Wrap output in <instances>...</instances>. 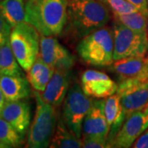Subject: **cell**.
Here are the masks:
<instances>
[{
    "label": "cell",
    "instance_id": "obj_27",
    "mask_svg": "<svg viewBox=\"0 0 148 148\" xmlns=\"http://www.w3.org/2000/svg\"><path fill=\"white\" fill-rule=\"evenodd\" d=\"M126 1L137 7L141 12H143L144 15L148 16L147 0H126Z\"/></svg>",
    "mask_w": 148,
    "mask_h": 148
},
{
    "label": "cell",
    "instance_id": "obj_20",
    "mask_svg": "<svg viewBox=\"0 0 148 148\" xmlns=\"http://www.w3.org/2000/svg\"><path fill=\"white\" fill-rule=\"evenodd\" d=\"M0 13L12 27L25 21V0H2L0 1Z\"/></svg>",
    "mask_w": 148,
    "mask_h": 148
},
{
    "label": "cell",
    "instance_id": "obj_7",
    "mask_svg": "<svg viewBox=\"0 0 148 148\" xmlns=\"http://www.w3.org/2000/svg\"><path fill=\"white\" fill-rule=\"evenodd\" d=\"M114 59L134 56H147L148 34H141L127 28L119 21L113 26Z\"/></svg>",
    "mask_w": 148,
    "mask_h": 148
},
{
    "label": "cell",
    "instance_id": "obj_35",
    "mask_svg": "<svg viewBox=\"0 0 148 148\" xmlns=\"http://www.w3.org/2000/svg\"><path fill=\"white\" fill-rule=\"evenodd\" d=\"M0 1H2V0H0Z\"/></svg>",
    "mask_w": 148,
    "mask_h": 148
},
{
    "label": "cell",
    "instance_id": "obj_33",
    "mask_svg": "<svg viewBox=\"0 0 148 148\" xmlns=\"http://www.w3.org/2000/svg\"><path fill=\"white\" fill-rule=\"evenodd\" d=\"M147 32H148V25H147Z\"/></svg>",
    "mask_w": 148,
    "mask_h": 148
},
{
    "label": "cell",
    "instance_id": "obj_6",
    "mask_svg": "<svg viewBox=\"0 0 148 148\" xmlns=\"http://www.w3.org/2000/svg\"><path fill=\"white\" fill-rule=\"evenodd\" d=\"M89 96L85 94L79 84H74L69 88L63 104L62 119L78 138H82V123L92 105Z\"/></svg>",
    "mask_w": 148,
    "mask_h": 148
},
{
    "label": "cell",
    "instance_id": "obj_32",
    "mask_svg": "<svg viewBox=\"0 0 148 148\" xmlns=\"http://www.w3.org/2000/svg\"><path fill=\"white\" fill-rule=\"evenodd\" d=\"M147 75H148V53L147 55Z\"/></svg>",
    "mask_w": 148,
    "mask_h": 148
},
{
    "label": "cell",
    "instance_id": "obj_12",
    "mask_svg": "<svg viewBox=\"0 0 148 148\" xmlns=\"http://www.w3.org/2000/svg\"><path fill=\"white\" fill-rule=\"evenodd\" d=\"M110 132L105 113V101L95 100L82 123V138H94L107 142Z\"/></svg>",
    "mask_w": 148,
    "mask_h": 148
},
{
    "label": "cell",
    "instance_id": "obj_21",
    "mask_svg": "<svg viewBox=\"0 0 148 148\" xmlns=\"http://www.w3.org/2000/svg\"><path fill=\"white\" fill-rule=\"evenodd\" d=\"M22 68L18 64L10 42L6 43L0 47V75L24 76Z\"/></svg>",
    "mask_w": 148,
    "mask_h": 148
},
{
    "label": "cell",
    "instance_id": "obj_15",
    "mask_svg": "<svg viewBox=\"0 0 148 148\" xmlns=\"http://www.w3.org/2000/svg\"><path fill=\"white\" fill-rule=\"evenodd\" d=\"M1 117L8 121L21 135L29 130L32 120L31 106L27 101H6Z\"/></svg>",
    "mask_w": 148,
    "mask_h": 148
},
{
    "label": "cell",
    "instance_id": "obj_19",
    "mask_svg": "<svg viewBox=\"0 0 148 148\" xmlns=\"http://www.w3.org/2000/svg\"><path fill=\"white\" fill-rule=\"evenodd\" d=\"M49 147L52 148H79L82 147V140L78 138L67 127L61 118L58 119L54 129Z\"/></svg>",
    "mask_w": 148,
    "mask_h": 148
},
{
    "label": "cell",
    "instance_id": "obj_18",
    "mask_svg": "<svg viewBox=\"0 0 148 148\" xmlns=\"http://www.w3.org/2000/svg\"><path fill=\"white\" fill-rule=\"evenodd\" d=\"M54 69L38 56L36 62L27 73V78L35 90L43 92L54 73Z\"/></svg>",
    "mask_w": 148,
    "mask_h": 148
},
{
    "label": "cell",
    "instance_id": "obj_13",
    "mask_svg": "<svg viewBox=\"0 0 148 148\" xmlns=\"http://www.w3.org/2000/svg\"><path fill=\"white\" fill-rule=\"evenodd\" d=\"M110 69L119 77V82L126 80L148 82L147 56H134L118 59L111 64Z\"/></svg>",
    "mask_w": 148,
    "mask_h": 148
},
{
    "label": "cell",
    "instance_id": "obj_9",
    "mask_svg": "<svg viewBox=\"0 0 148 148\" xmlns=\"http://www.w3.org/2000/svg\"><path fill=\"white\" fill-rule=\"evenodd\" d=\"M39 57L54 70H70L75 63L73 55L53 36H41Z\"/></svg>",
    "mask_w": 148,
    "mask_h": 148
},
{
    "label": "cell",
    "instance_id": "obj_29",
    "mask_svg": "<svg viewBox=\"0 0 148 148\" xmlns=\"http://www.w3.org/2000/svg\"><path fill=\"white\" fill-rule=\"evenodd\" d=\"M6 104V99L4 97V95L3 94V91L0 89V117L2 115V112H3V110L4 108V106Z\"/></svg>",
    "mask_w": 148,
    "mask_h": 148
},
{
    "label": "cell",
    "instance_id": "obj_10",
    "mask_svg": "<svg viewBox=\"0 0 148 148\" xmlns=\"http://www.w3.org/2000/svg\"><path fill=\"white\" fill-rule=\"evenodd\" d=\"M147 128V113L144 110L132 113L126 117L121 128L114 139L111 147H131Z\"/></svg>",
    "mask_w": 148,
    "mask_h": 148
},
{
    "label": "cell",
    "instance_id": "obj_24",
    "mask_svg": "<svg viewBox=\"0 0 148 148\" xmlns=\"http://www.w3.org/2000/svg\"><path fill=\"white\" fill-rule=\"evenodd\" d=\"M110 8L113 13H129L137 12L138 8L126 0H99Z\"/></svg>",
    "mask_w": 148,
    "mask_h": 148
},
{
    "label": "cell",
    "instance_id": "obj_25",
    "mask_svg": "<svg viewBox=\"0 0 148 148\" xmlns=\"http://www.w3.org/2000/svg\"><path fill=\"white\" fill-rule=\"evenodd\" d=\"M12 27L6 21V19L0 13V47L9 42L10 34Z\"/></svg>",
    "mask_w": 148,
    "mask_h": 148
},
{
    "label": "cell",
    "instance_id": "obj_34",
    "mask_svg": "<svg viewBox=\"0 0 148 148\" xmlns=\"http://www.w3.org/2000/svg\"><path fill=\"white\" fill-rule=\"evenodd\" d=\"M147 3H148V0H147Z\"/></svg>",
    "mask_w": 148,
    "mask_h": 148
},
{
    "label": "cell",
    "instance_id": "obj_14",
    "mask_svg": "<svg viewBox=\"0 0 148 148\" xmlns=\"http://www.w3.org/2000/svg\"><path fill=\"white\" fill-rule=\"evenodd\" d=\"M71 78V69L55 70L45 90L40 92L43 101L55 108L61 106L69 90Z\"/></svg>",
    "mask_w": 148,
    "mask_h": 148
},
{
    "label": "cell",
    "instance_id": "obj_4",
    "mask_svg": "<svg viewBox=\"0 0 148 148\" xmlns=\"http://www.w3.org/2000/svg\"><path fill=\"white\" fill-rule=\"evenodd\" d=\"M34 95L36 102V112L27 132V147H49L57 124L55 107L43 101L39 91L35 90Z\"/></svg>",
    "mask_w": 148,
    "mask_h": 148
},
{
    "label": "cell",
    "instance_id": "obj_8",
    "mask_svg": "<svg viewBox=\"0 0 148 148\" xmlns=\"http://www.w3.org/2000/svg\"><path fill=\"white\" fill-rule=\"evenodd\" d=\"M117 94L126 117L143 110L148 105V82L126 80L118 84Z\"/></svg>",
    "mask_w": 148,
    "mask_h": 148
},
{
    "label": "cell",
    "instance_id": "obj_26",
    "mask_svg": "<svg viewBox=\"0 0 148 148\" xmlns=\"http://www.w3.org/2000/svg\"><path fill=\"white\" fill-rule=\"evenodd\" d=\"M82 147L84 148H106L108 147L107 142L94 138H82Z\"/></svg>",
    "mask_w": 148,
    "mask_h": 148
},
{
    "label": "cell",
    "instance_id": "obj_1",
    "mask_svg": "<svg viewBox=\"0 0 148 148\" xmlns=\"http://www.w3.org/2000/svg\"><path fill=\"white\" fill-rule=\"evenodd\" d=\"M69 0H27L25 21L43 36H58L68 21Z\"/></svg>",
    "mask_w": 148,
    "mask_h": 148
},
{
    "label": "cell",
    "instance_id": "obj_16",
    "mask_svg": "<svg viewBox=\"0 0 148 148\" xmlns=\"http://www.w3.org/2000/svg\"><path fill=\"white\" fill-rule=\"evenodd\" d=\"M105 113L110 128L107 145L108 147H111L114 139L126 119V115L122 108L119 96L117 93L107 97L105 101Z\"/></svg>",
    "mask_w": 148,
    "mask_h": 148
},
{
    "label": "cell",
    "instance_id": "obj_28",
    "mask_svg": "<svg viewBox=\"0 0 148 148\" xmlns=\"http://www.w3.org/2000/svg\"><path fill=\"white\" fill-rule=\"evenodd\" d=\"M132 147L135 148H148V130L137 139Z\"/></svg>",
    "mask_w": 148,
    "mask_h": 148
},
{
    "label": "cell",
    "instance_id": "obj_11",
    "mask_svg": "<svg viewBox=\"0 0 148 148\" xmlns=\"http://www.w3.org/2000/svg\"><path fill=\"white\" fill-rule=\"evenodd\" d=\"M82 88L85 94L96 99L107 98L115 94L118 84L107 74L95 70H86L82 75Z\"/></svg>",
    "mask_w": 148,
    "mask_h": 148
},
{
    "label": "cell",
    "instance_id": "obj_23",
    "mask_svg": "<svg viewBox=\"0 0 148 148\" xmlns=\"http://www.w3.org/2000/svg\"><path fill=\"white\" fill-rule=\"evenodd\" d=\"M0 142L7 147H20L24 143V136L2 117H0Z\"/></svg>",
    "mask_w": 148,
    "mask_h": 148
},
{
    "label": "cell",
    "instance_id": "obj_30",
    "mask_svg": "<svg viewBox=\"0 0 148 148\" xmlns=\"http://www.w3.org/2000/svg\"><path fill=\"white\" fill-rule=\"evenodd\" d=\"M7 147H6L5 145L3 144V143H2L1 142H0V148H6Z\"/></svg>",
    "mask_w": 148,
    "mask_h": 148
},
{
    "label": "cell",
    "instance_id": "obj_22",
    "mask_svg": "<svg viewBox=\"0 0 148 148\" xmlns=\"http://www.w3.org/2000/svg\"><path fill=\"white\" fill-rule=\"evenodd\" d=\"M114 21H119L127 28L141 34H148L147 18L140 11L129 13H114Z\"/></svg>",
    "mask_w": 148,
    "mask_h": 148
},
{
    "label": "cell",
    "instance_id": "obj_17",
    "mask_svg": "<svg viewBox=\"0 0 148 148\" xmlns=\"http://www.w3.org/2000/svg\"><path fill=\"white\" fill-rule=\"evenodd\" d=\"M0 89L6 101L24 100L31 95L30 83L24 76L0 75Z\"/></svg>",
    "mask_w": 148,
    "mask_h": 148
},
{
    "label": "cell",
    "instance_id": "obj_2",
    "mask_svg": "<svg viewBox=\"0 0 148 148\" xmlns=\"http://www.w3.org/2000/svg\"><path fill=\"white\" fill-rule=\"evenodd\" d=\"M110 19L109 8L99 0H69L68 21L78 38L104 27Z\"/></svg>",
    "mask_w": 148,
    "mask_h": 148
},
{
    "label": "cell",
    "instance_id": "obj_3",
    "mask_svg": "<svg viewBox=\"0 0 148 148\" xmlns=\"http://www.w3.org/2000/svg\"><path fill=\"white\" fill-rule=\"evenodd\" d=\"M77 51L86 64L95 67L110 66L114 63L113 32L101 27L82 38Z\"/></svg>",
    "mask_w": 148,
    "mask_h": 148
},
{
    "label": "cell",
    "instance_id": "obj_31",
    "mask_svg": "<svg viewBox=\"0 0 148 148\" xmlns=\"http://www.w3.org/2000/svg\"><path fill=\"white\" fill-rule=\"evenodd\" d=\"M144 110L146 111V112H147V113L148 114V105H147V107H146V108L144 109Z\"/></svg>",
    "mask_w": 148,
    "mask_h": 148
},
{
    "label": "cell",
    "instance_id": "obj_5",
    "mask_svg": "<svg viewBox=\"0 0 148 148\" xmlns=\"http://www.w3.org/2000/svg\"><path fill=\"white\" fill-rule=\"evenodd\" d=\"M11 47L18 64L27 72L36 62L40 53V33L27 21L12 27L9 39Z\"/></svg>",
    "mask_w": 148,
    "mask_h": 148
}]
</instances>
